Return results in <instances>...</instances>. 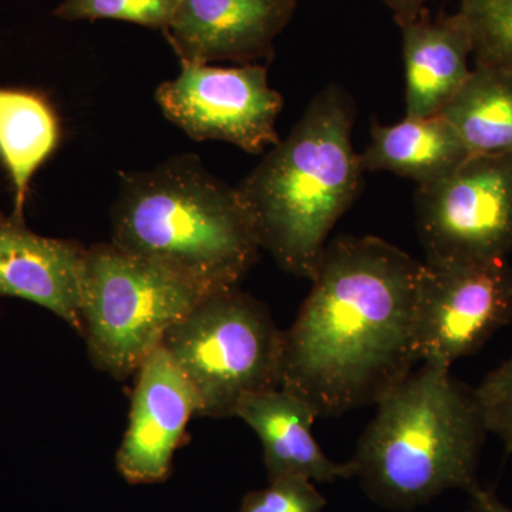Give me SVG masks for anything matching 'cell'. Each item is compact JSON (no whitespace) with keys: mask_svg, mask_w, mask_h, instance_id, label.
<instances>
[{"mask_svg":"<svg viewBox=\"0 0 512 512\" xmlns=\"http://www.w3.org/2000/svg\"><path fill=\"white\" fill-rule=\"evenodd\" d=\"M423 262L377 237L329 241L312 289L284 332L282 384L318 417L382 402L419 362Z\"/></svg>","mask_w":512,"mask_h":512,"instance_id":"6da1fadb","label":"cell"},{"mask_svg":"<svg viewBox=\"0 0 512 512\" xmlns=\"http://www.w3.org/2000/svg\"><path fill=\"white\" fill-rule=\"evenodd\" d=\"M353 123L349 94L326 87L237 187L261 248L299 278L311 281L330 232L359 194L365 171Z\"/></svg>","mask_w":512,"mask_h":512,"instance_id":"7a4b0ae2","label":"cell"},{"mask_svg":"<svg viewBox=\"0 0 512 512\" xmlns=\"http://www.w3.org/2000/svg\"><path fill=\"white\" fill-rule=\"evenodd\" d=\"M111 244L207 292L238 286L262 249L237 188L192 154L121 174Z\"/></svg>","mask_w":512,"mask_h":512,"instance_id":"3957f363","label":"cell"},{"mask_svg":"<svg viewBox=\"0 0 512 512\" xmlns=\"http://www.w3.org/2000/svg\"><path fill=\"white\" fill-rule=\"evenodd\" d=\"M376 406L350 460L376 503L409 510L451 488L477 487L488 430L474 389L450 367L421 363Z\"/></svg>","mask_w":512,"mask_h":512,"instance_id":"277c9868","label":"cell"},{"mask_svg":"<svg viewBox=\"0 0 512 512\" xmlns=\"http://www.w3.org/2000/svg\"><path fill=\"white\" fill-rule=\"evenodd\" d=\"M284 332L238 286L210 292L165 333L163 346L200 400L198 417H234L242 399L281 387Z\"/></svg>","mask_w":512,"mask_h":512,"instance_id":"5b68a950","label":"cell"},{"mask_svg":"<svg viewBox=\"0 0 512 512\" xmlns=\"http://www.w3.org/2000/svg\"><path fill=\"white\" fill-rule=\"evenodd\" d=\"M207 293L111 242L87 248L82 338L93 366L116 380L134 375Z\"/></svg>","mask_w":512,"mask_h":512,"instance_id":"8992f818","label":"cell"},{"mask_svg":"<svg viewBox=\"0 0 512 512\" xmlns=\"http://www.w3.org/2000/svg\"><path fill=\"white\" fill-rule=\"evenodd\" d=\"M426 261L507 259L512 252V154L470 156L446 177L417 185Z\"/></svg>","mask_w":512,"mask_h":512,"instance_id":"52a82bcc","label":"cell"},{"mask_svg":"<svg viewBox=\"0 0 512 512\" xmlns=\"http://www.w3.org/2000/svg\"><path fill=\"white\" fill-rule=\"evenodd\" d=\"M511 320L507 259L423 262L414 322L420 363L450 367L483 348Z\"/></svg>","mask_w":512,"mask_h":512,"instance_id":"ba28073f","label":"cell"},{"mask_svg":"<svg viewBox=\"0 0 512 512\" xmlns=\"http://www.w3.org/2000/svg\"><path fill=\"white\" fill-rule=\"evenodd\" d=\"M181 72L157 89L164 116L192 140H218L249 154L281 141L276 121L284 107L261 64L211 66L180 60Z\"/></svg>","mask_w":512,"mask_h":512,"instance_id":"9c48e42d","label":"cell"},{"mask_svg":"<svg viewBox=\"0 0 512 512\" xmlns=\"http://www.w3.org/2000/svg\"><path fill=\"white\" fill-rule=\"evenodd\" d=\"M116 467L130 484L163 483L200 400L163 346L141 363Z\"/></svg>","mask_w":512,"mask_h":512,"instance_id":"30bf717a","label":"cell"},{"mask_svg":"<svg viewBox=\"0 0 512 512\" xmlns=\"http://www.w3.org/2000/svg\"><path fill=\"white\" fill-rule=\"evenodd\" d=\"M298 0H181L164 30L180 60L251 64L274 53Z\"/></svg>","mask_w":512,"mask_h":512,"instance_id":"8fae6325","label":"cell"},{"mask_svg":"<svg viewBox=\"0 0 512 512\" xmlns=\"http://www.w3.org/2000/svg\"><path fill=\"white\" fill-rule=\"evenodd\" d=\"M86 251L72 239L36 234L23 215L0 214V298L36 303L82 336Z\"/></svg>","mask_w":512,"mask_h":512,"instance_id":"7c38bea8","label":"cell"},{"mask_svg":"<svg viewBox=\"0 0 512 512\" xmlns=\"http://www.w3.org/2000/svg\"><path fill=\"white\" fill-rule=\"evenodd\" d=\"M261 440L269 481L298 476L319 483L355 477L352 463H335L323 453L312 434L318 419L312 407L284 387L245 397L235 416Z\"/></svg>","mask_w":512,"mask_h":512,"instance_id":"4fadbf2b","label":"cell"},{"mask_svg":"<svg viewBox=\"0 0 512 512\" xmlns=\"http://www.w3.org/2000/svg\"><path fill=\"white\" fill-rule=\"evenodd\" d=\"M406 74V117L440 114L466 83L473 39L458 16L426 15L400 26Z\"/></svg>","mask_w":512,"mask_h":512,"instance_id":"5bb4252c","label":"cell"},{"mask_svg":"<svg viewBox=\"0 0 512 512\" xmlns=\"http://www.w3.org/2000/svg\"><path fill=\"white\" fill-rule=\"evenodd\" d=\"M470 157L441 114L404 117L393 126L373 123L370 143L360 154L363 171H386L417 185L446 177Z\"/></svg>","mask_w":512,"mask_h":512,"instance_id":"9a60e30c","label":"cell"},{"mask_svg":"<svg viewBox=\"0 0 512 512\" xmlns=\"http://www.w3.org/2000/svg\"><path fill=\"white\" fill-rule=\"evenodd\" d=\"M59 138V120L42 94L0 87V161L15 191L13 214L23 215L30 181Z\"/></svg>","mask_w":512,"mask_h":512,"instance_id":"2e32d148","label":"cell"},{"mask_svg":"<svg viewBox=\"0 0 512 512\" xmlns=\"http://www.w3.org/2000/svg\"><path fill=\"white\" fill-rule=\"evenodd\" d=\"M440 114L470 156L512 154V69L474 66Z\"/></svg>","mask_w":512,"mask_h":512,"instance_id":"e0dca14e","label":"cell"},{"mask_svg":"<svg viewBox=\"0 0 512 512\" xmlns=\"http://www.w3.org/2000/svg\"><path fill=\"white\" fill-rule=\"evenodd\" d=\"M476 66L512 69V0H460Z\"/></svg>","mask_w":512,"mask_h":512,"instance_id":"ac0fdd59","label":"cell"},{"mask_svg":"<svg viewBox=\"0 0 512 512\" xmlns=\"http://www.w3.org/2000/svg\"><path fill=\"white\" fill-rule=\"evenodd\" d=\"M181 0H64L53 15L63 20L110 19L164 30Z\"/></svg>","mask_w":512,"mask_h":512,"instance_id":"d6986e66","label":"cell"},{"mask_svg":"<svg viewBox=\"0 0 512 512\" xmlns=\"http://www.w3.org/2000/svg\"><path fill=\"white\" fill-rule=\"evenodd\" d=\"M264 490L245 495L238 512H322L326 500L311 480L298 476L269 481Z\"/></svg>","mask_w":512,"mask_h":512,"instance_id":"ffe728a7","label":"cell"},{"mask_svg":"<svg viewBox=\"0 0 512 512\" xmlns=\"http://www.w3.org/2000/svg\"><path fill=\"white\" fill-rule=\"evenodd\" d=\"M488 433L512 453V356L474 389Z\"/></svg>","mask_w":512,"mask_h":512,"instance_id":"44dd1931","label":"cell"},{"mask_svg":"<svg viewBox=\"0 0 512 512\" xmlns=\"http://www.w3.org/2000/svg\"><path fill=\"white\" fill-rule=\"evenodd\" d=\"M392 10L397 25L403 26L423 15L426 0H383Z\"/></svg>","mask_w":512,"mask_h":512,"instance_id":"7402d4cb","label":"cell"},{"mask_svg":"<svg viewBox=\"0 0 512 512\" xmlns=\"http://www.w3.org/2000/svg\"><path fill=\"white\" fill-rule=\"evenodd\" d=\"M471 510L470 512H512V508L501 503L494 493L483 490L480 485L470 491Z\"/></svg>","mask_w":512,"mask_h":512,"instance_id":"603a6c76","label":"cell"}]
</instances>
